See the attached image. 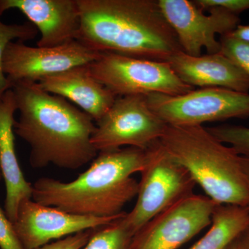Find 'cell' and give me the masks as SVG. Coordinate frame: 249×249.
<instances>
[{
  "mask_svg": "<svg viewBox=\"0 0 249 249\" xmlns=\"http://www.w3.org/2000/svg\"><path fill=\"white\" fill-rule=\"evenodd\" d=\"M158 3L181 50L192 56H200L203 49L209 54L219 53L217 36L227 35L240 24L239 16L223 8H209L206 15L194 1L158 0Z\"/></svg>",
  "mask_w": 249,
  "mask_h": 249,
  "instance_id": "obj_9",
  "label": "cell"
},
{
  "mask_svg": "<svg viewBox=\"0 0 249 249\" xmlns=\"http://www.w3.org/2000/svg\"><path fill=\"white\" fill-rule=\"evenodd\" d=\"M147 151L146 164L140 173L137 202L123 218L133 235L160 213L194 194L196 185L186 168L165 152L160 141Z\"/></svg>",
  "mask_w": 249,
  "mask_h": 249,
  "instance_id": "obj_5",
  "label": "cell"
},
{
  "mask_svg": "<svg viewBox=\"0 0 249 249\" xmlns=\"http://www.w3.org/2000/svg\"><path fill=\"white\" fill-rule=\"evenodd\" d=\"M206 128L219 142L231 147L238 155H249V127L221 125Z\"/></svg>",
  "mask_w": 249,
  "mask_h": 249,
  "instance_id": "obj_20",
  "label": "cell"
},
{
  "mask_svg": "<svg viewBox=\"0 0 249 249\" xmlns=\"http://www.w3.org/2000/svg\"><path fill=\"white\" fill-rule=\"evenodd\" d=\"M89 68L93 76L116 96H178L195 89L181 81L167 62L102 53Z\"/></svg>",
  "mask_w": 249,
  "mask_h": 249,
  "instance_id": "obj_6",
  "label": "cell"
},
{
  "mask_svg": "<svg viewBox=\"0 0 249 249\" xmlns=\"http://www.w3.org/2000/svg\"><path fill=\"white\" fill-rule=\"evenodd\" d=\"M37 34L38 31L31 22L7 24L0 19V96L13 88L3 71V57L6 47L15 40L22 42L32 40Z\"/></svg>",
  "mask_w": 249,
  "mask_h": 249,
  "instance_id": "obj_19",
  "label": "cell"
},
{
  "mask_svg": "<svg viewBox=\"0 0 249 249\" xmlns=\"http://www.w3.org/2000/svg\"><path fill=\"white\" fill-rule=\"evenodd\" d=\"M235 240L242 249H249V224Z\"/></svg>",
  "mask_w": 249,
  "mask_h": 249,
  "instance_id": "obj_26",
  "label": "cell"
},
{
  "mask_svg": "<svg viewBox=\"0 0 249 249\" xmlns=\"http://www.w3.org/2000/svg\"><path fill=\"white\" fill-rule=\"evenodd\" d=\"M146 97L152 110L168 125H202L249 117V93L226 88H200L178 96L152 93Z\"/></svg>",
  "mask_w": 249,
  "mask_h": 249,
  "instance_id": "obj_7",
  "label": "cell"
},
{
  "mask_svg": "<svg viewBox=\"0 0 249 249\" xmlns=\"http://www.w3.org/2000/svg\"><path fill=\"white\" fill-rule=\"evenodd\" d=\"M160 142L216 204L249 206V184L241 155L206 127L167 124Z\"/></svg>",
  "mask_w": 249,
  "mask_h": 249,
  "instance_id": "obj_4",
  "label": "cell"
},
{
  "mask_svg": "<svg viewBox=\"0 0 249 249\" xmlns=\"http://www.w3.org/2000/svg\"><path fill=\"white\" fill-rule=\"evenodd\" d=\"M18 110L12 89L0 96V170L6 186L4 212L14 224L21 201L32 199L33 185L24 178L15 147L14 114Z\"/></svg>",
  "mask_w": 249,
  "mask_h": 249,
  "instance_id": "obj_16",
  "label": "cell"
},
{
  "mask_svg": "<svg viewBox=\"0 0 249 249\" xmlns=\"http://www.w3.org/2000/svg\"><path fill=\"white\" fill-rule=\"evenodd\" d=\"M37 83L44 91L74 103L96 122L107 112L117 97L93 76L89 65L45 77Z\"/></svg>",
  "mask_w": 249,
  "mask_h": 249,
  "instance_id": "obj_15",
  "label": "cell"
},
{
  "mask_svg": "<svg viewBox=\"0 0 249 249\" xmlns=\"http://www.w3.org/2000/svg\"><path fill=\"white\" fill-rule=\"evenodd\" d=\"M167 62L179 79L192 88H222L249 93V76L220 52L192 56L181 51Z\"/></svg>",
  "mask_w": 249,
  "mask_h": 249,
  "instance_id": "obj_14",
  "label": "cell"
},
{
  "mask_svg": "<svg viewBox=\"0 0 249 249\" xmlns=\"http://www.w3.org/2000/svg\"><path fill=\"white\" fill-rule=\"evenodd\" d=\"M166 126L149 106L146 96H117L96 122L91 142L98 152L124 146L147 150L160 140Z\"/></svg>",
  "mask_w": 249,
  "mask_h": 249,
  "instance_id": "obj_8",
  "label": "cell"
},
{
  "mask_svg": "<svg viewBox=\"0 0 249 249\" xmlns=\"http://www.w3.org/2000/svg\"><path fill=\"white\" fill-rule=\"evenodd\" d=\"M195 3L201 9L221 7L237 15L249 10V0H196Z\"/></svg>",
  "mask_w": 249,
  "mask_h": 249,
  "instance_id": "obj_24",
  "label": "cell"
},
{
  "mask_svg": "<svg viewBox=\"0 0 249 249\" xmlns=\"http://www.w3.org/2000/svg\"><path fill=\"white\" fill-rule=\"evenodd\" d=\"M241 161L249 184V155H241Z\"/></svg>",
  "mask_w": 249,
  "mask_h": 249,
  "instance_id": "obj_27",
  "label": "cell"
},
{
  "mask_svg": "<svg viewBox=\"0 0 249 249\" xmlns=\"http://www.w3.org/2000/svg\"><path fill=\"white\" fill-rule=\"evenodd\" d=\"M11 89L19 113L14 133L30 146L32 168L53 164L75 170L96 158L98 152L91 142L96 124L91 116L37 83H16Z\"/></svg>",
  "mask_w": 249,
  "mask_h": 249,
  "instance_id": "obj_1",
  "label": "cell"
},
{
  "mask_svg": "<svg viewBox=\"0 0 249 249\" xmlns=\"http://www.w3.org/2000/svg\"><path fill=\"white\" fill-rule=\"evenodd\" d=\"M229 34L237 40L249 43V24H247V25L239 24L233 31L229 33Z\"/></svg>",
  "mask_w": 249,
  "mask_h": 249,
  "instance_id": "obj_25",
  "label": "cell"
},
{
  "mask_svg": "<svg viewBox=\"0 0 249 249\" xmlns=\"http://www.w3.org/2000/svg\"><path fill=\"white\" fill-rule=\"evenodd\" d=\"M217 205L208 196L185 198L139 229L129 249H178L211 225Z\"/></svg>",
  "mask_w": 249,
  "mask_h": 249,
  "instance_id": "obj_10",
  "label": "cell"
},
{
  "mask_svg": "<svg viewBox=\"0 0 249 249\" xmlns=\"http://www.w3.org/2000/svg\"><path fill=\"white\" fill-rule=\"evenodd\" d=\"M78 41L98 53L168 62L181 52L155 0H78Z\"/></svg>",
  "mask_w": 249,
  "mask_h": 249,
  "instance_id": "obj_2",
  "label": "cell"
},
{
  "mask_svg": "<svg viewBox=\"0 0 249 249\" xmlns=\"http://www.w3.org/2000/svg\"><path fill=\"white\" fill-rule=\"evenodd\" d=\"M94 230L78 232L35 249H82L88 243Z\"/></svg>",
  "mask_w": 249,
  "mask_h": 249,
  "instance_id": "obj_23",
  "label": "cell"
},
{
  "mask_svg": "<svg viewBox=\"0 0 249 249\" xmlns=\"http://www.w3.org/2000/svg\"><path fill=\"white\" fill-rule=\"evenodd\" d=\"M100 55L78 40L54 47H29L22 41H12L5 49L3 71L12 86L38 83L45 77L89 65Z\"/></svg>",
  "mask_w": 249,
  "mask_h": 249,
  "instance_id": "obj_11",
  "label": "cell"
},
{
  "mask_svg": "<svg viewBox=\"0 0 249 249\" xmlns=\"http://www.w3.org/2000/svg\"><path fill=\"white\" fill-rule=\"evenodd\" d=\"M125 213L113 217L78 215L27 199L19 204L14 226L23 249H35L53 240L104 227Z\"/></svg>",
  "mask_w": 249,
  "mask_h": 249,
  "instance_id": "obj_12",
  "label": "cell"
},
{
  "mask_svg": "<svg viewBox=\"0 0 249 249\" xmlns=\"http://www.w3.org/2000/svg\"><path fill=\"white\" fill-rule=\"evenodd\" d=\"M148 159L147 150L127 147L99 152L86 171L70 182L39 178L33 184L32 199L68 213L113 217L137 196L141 173Z\"/></svg>",
  "mask_w": 249,
  "mask_h": 249,
  "instance_id": "obj_3",
  "label": "cell"
},
{
  "mask_svg": "<svg viewBox=\"0 0 249 249\" xmlns=\"http://www.w3.org/2000/svg\"><path fill=\"white\" fill-rule=\"evenodd\" d=\"M227 249H243L240 247V245L236 242V240L234 241L228 247Z\"/></svg>",
  "mask_w": 249,
  "mask_h": 249,
  "instance_id": "obj_28",
  "label": "cell"
},
{
  "mask_svg": "<svg viewBox=\"0 0 249 249\" xmlns=\"http://www.w3.org/2000/svg\"><path fill=\"white\" fill-rule=\"evenodd\" d=\"M220 53L232 60L249 76V43L227 34L221 36Z\"/></svg>",
  "mask_w": 249,
  "mask_h": 249,
  "instance_id": "obj_21",
  "label": "cell"
},
{
  "mask_svg": "<svg viewBox=\"0 0 249 249\" xmlns=\"http://www.w3.org/2000/svg\"><path fill=\"white\" fill-rule=\"evenodd\" d=\"M19 10L40 31L37 47H54L77 40L81 18L78 0H0V16Z\"/></svg>",
  "mask_w": 249,
  "mask_h": 249,
  "instance_id": "obj_13",
  "label": "cell"
},
{
  "mask_svg": "<svg viewBox=\"0 0 249 249\" xmlns=\"http://www.w3.org/2000/svg\"><path fill=\"white\" fill-rule=\"evenodd\" d=\"M249 224V206L217 204L209 231L190 249H227Z\"/></svg>",
  "mask_w": 249,
  "mask_h": 249,
  "instance_id": "obj_17",
  "label": "cell"
},
{
  "mask_svg": "<svg viewBox=\"0 0 249 249\" xmlns=\"http://www.w3.org/2000/svg\"><path fill=\"white\" fill-rule=\"evenodd\" d=\"M1 178H2V175H1V170H0V181H1Z\"/></svg>",
  "mask_w": 249,
  "mask_h": 249,
  "instance_id": "obj_29",
  "label": "cell"
},
{
  "mask_svg": "<svg viewBox=\"0 0 249 249\" xmlns=\"http://www.w3.org/2000/svg\"><path fill=\"white\" fill-rule=\"evenodd\" d=\"M0 249H24L18 238L14 224L0 207Z\"/></svg>",
  "mask_w": 249,
  "mask_h": 249,
  "instance_id": "obj_22",
  "label": "cell"
},
{
  "mask_svg": "<svg viewBox=\"0 0 249 249\" xmlns=\"http://www.w3.org/2000/svg\"><path fill=\"white\" fill-rule=\"evenodd\" d=\"M124 214L107 225L95 229L83 249H129L133 234L123 220Z\"/></svg>",
  "mask_w": 249,
  "mask_h": 249,
  "instance_id": "obj_18",
  "label": "cell"
}]
</instances>
